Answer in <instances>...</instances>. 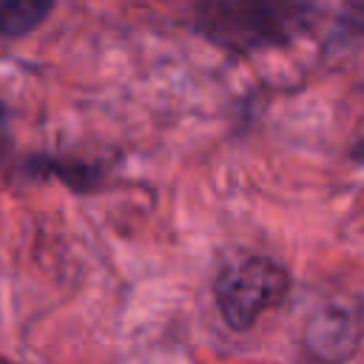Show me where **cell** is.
<instances>
[{
    "instance_id": "6da1fadb",
    "label": "cell",
    "mask_w": 364,
    "mask_h": 364,
    "mask_svg": "<svg viewBox=\"0 0 364 364\" xmlns=\"http://www.w3.org/2000/svg\"><path fill=\"white\" fill-rule=\"evenodd\" d=\"M313 14V0H196L193 26L230 54L276 48L299 37Z\"/></svg>"
},
{
    "instance_id": "7a4b0ae2",
    "label": "cell",
    "mask_w": 364,
    "mask_h": 364,
    "mask_svg": "<svg viewBox=\"0 0 364 364\" xmlns=\"http://www.w3.org/2000/svg\"><path fill=\"white\" fill-rule=\"evenodd\" d=\"M290 293V273L267 256H242L219 270L213 299L228 327L247 330Z\"/></svg>"
},
{
    "instance_id": "3957f363",
    "label": "cell",
    "mask_w": 364,
    "mask_h": 364,
    "mask_svg": "<svg viewBox=\"0 0 364 364\" xmlns=\"http://www.w3.org/2000/svg\"><path fill=\"white\" fill-rule=\"evenodd\" d=\"M361 324L364 318L355 301L330 299L310 316L304 338L310 353L318 355L321 361H344L361 338Z\"/></svg>"
},
{
    "instance_id": "277c9868",
    "label": "cell",
    "mask_w": 364,
    "mask_h": 364,
    "mask_svg": "<svg viewBox=\"0 0 364 364\" xmlns=\"http://www.w3.org/2000/svg\"><path fill=\"white\" fill-rule=\"evenodd\" d=\"M54 9V0H0V37L34 31Z\"/></svg>"
},
{
    "instance_id": "5b68a950",
    "label": "cell",
    "mask_w": 364,
    "mask_h": 364,
    "mask_svg": "<svg viewBox=\"0 0 364 364\" xmlns=\"http://www.w3.org/2000/svg\"><path fill=\"white\" fill-rule=\"evenodd\" d=\"M6 139H9V111H6V105H0V151H3Z\"/></svg>"
}]
</instances>
